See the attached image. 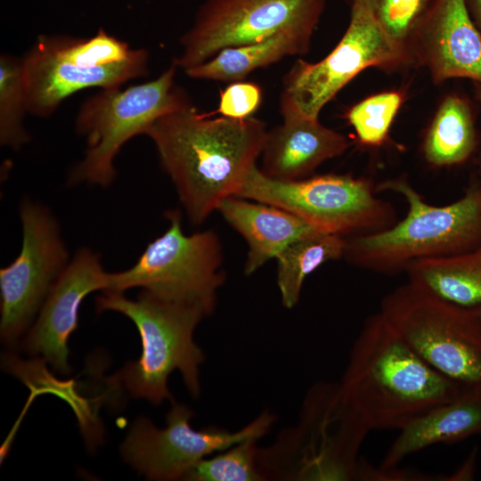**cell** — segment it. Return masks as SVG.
<instances>
[{"label":"cell","instance_id":"obj_26","mask_svg":"<svg viewBox=\"0 0 481 481\" xmlns=\"http://www.w3.org/2000/svg\"><path fill=\"white\" fill-rule=\"evenodd\" d=\"M402 102L403 95L390 91L371 95L354 105L347 112V119L359 142L367 146L381 145Z\"/></svg>","mask_w":481,"mask_h":481},{"label":"cell","instance_id":"obj_7","mask_svg":"<svg viewBox=\"0 0 481 481\" xmlns=\"http://www.w3.org/2000/svg\"><path fill=\"white\" fill-rule=\"evenodd\" d=\"M379 312L434 370L481 395V321L473 309L408 281L382 299Z\"/></svg>","mask_w":481,"mask_h":481},{"label":"cell","instance_id":"obj_4","mask_svg":"<svg viewBox=\"0 0 481 481\" xmlns=\"http://www.w3.org/2000/svg\"><path fill=\"white\" fill-rule=\"evenodd\" d=\"M95 305L98 313L111 310L123 314L139 331L140 358L127 363L113 377L133 397L155 405L165 400L174 402L167 379L175 370L182 374L190 394L199 396L200 366L205 355L194 342L193 332L208 316L202 308L164 300L143 289L135 300L123 292L103 291Z\"/></svg>","mask_w":481,"mask_h":481},{"label":"cell","instance_id":"obj_23","mask_svg":"<svg viewBox=\"0 0 481 481\" xmlns=\"http://www.w3.org/2000/svg\"><path fill=\"white\" fill-rule=\"evenodd\" d=\"M346 238L316 232L288 246L276 258L277 285L282 305L294 307L306 278L322 264L344 257Z\"/></svg>","mask_w":481,"mask_h":481},{"label":"cell","instance_id":"obj_24","mask_svg":"<svg viewBox=\"0 0 481 481\" xmlns=\"http://www.w3.org/2000/svg\"><path fill=\"white\" fill-rule=\"evenodd\" d=\"M29 113L22 59L9 53L0 55V143L18 151L29 142L24 126Z\"/></svg>","mask_w":481,"mask_h":481},{"label":"cell","instance_id":"obj_3","mask_svg":"<svg viewBox=\"0 0 481 481\" xmlns=\"http://www.w3.org/2000/svg\"><path fill=\"white\" fill-rule=\"evenodd\" d=\"M377 189L404 198L407 215L383 230L347 237L344 258L350 264L396 274L416 261L462 253L481 244V183L471 184L445 206L427 203L404 178L387 180Z\"/></svg>","mask_w":481,"mask_h":481},{"label":"cell","instance_id":"obj_9","mask_svg":"<svg viewBox=\"0 0 481 481\" xmlns=\"http://www.w3.org/2000/svg\"><path fill=\"white\" fill-rule=\"evenodd\" d=\"M167 230L148 244L135 264L110 273L105 291L141 288L164 300L214 311L216 292L225 279L219 237L213 230L187 235L179 210L167 213Z\"/></svg>","mask_w":481,"mask_h":481},{"label":"cell","instance_id":"obj_16","mask_svg":"<svg viewBox=\"0 0 481 481\" xmlns=\"http://www.w3.org/2000/svg\"><path fill=\"white\" fill-rule=\"evenodd\" d=\"M407 48L435 83L463 77L481 84V33L467 0H437Z\"/></svg>","mask_w":481,"mask_h":481},{"label":"cell","instance_id":"obj_13","mask_svg":"<svg viewBox=\"0 0 481 481\" xmlns=\"http://www.w3.org/2000/svg\"><path fill=\"white\" fill-rule=\"evenodd\" d=\"M193 415L189 407L175 403L163 428L147 418L138 419L121 444L124 460L147 479L183 480L205 456L249 438L259 439L274 420L273 415L264 412L246 427L230 432L214 426L194 429L190 423Z\"/></svg>","mask_w":481,"mask_h":481},{"label":"cell","instance_id":"obj_20","mask_svg":"<svg viewBox=\"0 0 481 481\" xmlns=\"http://www.w3.org/2000/svg\"><path fill=\"white\" fill-rule=\"evenodd\" d=\"M312 32L286 29L259 42L224 48L209 60L186 69L195 79L221 82L242 81L257 69L270 66L288 56L306 54Z\"/></svg>","mask_w":481,"mask_h":481},{"label":"cell","instance_id":"obj_11","mask_svg":"<svg viewBox=\"0 0 481 481\" xmlns=\"http://www.w3.org/2000/svg\"><path fill=\"white\" fill-rule=\"evenodd\" d=\"M413 61L406 46L380 26L374 9L351 6L348 27L335 48L322 60H297L283 77L282 93L308 117L319 118L322 108L355 76L367 68L395 69Z\"/></svg>","mask_w":481,"mask_h":481},{"label":"cell","instance_id":"obj_17","mask_svg":"<svg viewBox=\"0 0 481 481\" xmlns=\"http://www.w3.org/2000/svg\"><path fill=\"white\" fill-rule=\"evenodd\" d=\"M280 108L282 122L268 131L261 153L260 169L267 176L283 181L306 178L348 148L343 135L324 126L319 118L304 114L284 93Z\"/></svg>","mask_w":481,"mask_h":481},{"label":"cell","instance_id":"obj_29","mask_svg":"<svg viewBox=\"0 0 481 481\" xmlns=\"http://www.w3.org/2000/svg\"><path fill=\"white\" fill-rule=\"evenodd\" d=\"M477 450L465 461L461 467L450 477L451 480H469L473 479L476 469ZM448 478V480H450Z\"/></svg>","mask_w":481,"mask_h":481},{"label":"cell","instance_id":"obj_31","mask_svg":"<svg viewBox=\"0 0 481 481\" xmlns=\"http://www.w3.org/2000/svg\"><path fill=\"white\" fill-rule=\"evenodd\" d=\"M350 6L353 5H364L374 9L376 0H346Z\"/></svg>","mask_w":481,"mask_h":481},{"label":"cell","instance_id":"obj_28","mask_svg":"<svg viewBox=\"0 0 481 481\" xmlns=\"http://www.w3.org/2000/svg\"><path fill=\"white\" fill-rule=\"evenodd\" d=\"M261 87L249 81L231 83L220 95L218 112L231 118L252 117L262 102Z\"/></svg>","mask_w":481,"mask_h":481},{"label":"cell","instance_id":"obj_30","mask_svg":"<svg viewBox=\"0 0 481 481\" xmlns=\"http://www.w3.org/2000/svg\"><path fill=\"white\" fill-rule=\"evenodd\" d=\"M470 15L481 33V0H467Z\"/></svg>","mask_w":481,"mask_h":481},{"label":"cell","instance_id":"obj_1","mask_svg":"<svg viewBox=\"0 0 481 481\" xmlns=\"http://www.w3.org/2000/svg\"><path fill=\"white\" fill-rule=\"evenodd\" d=\"M268 130L254 117L208 118L192 103L146 130L189 221L200 225L235 196L257 167Z\"/></svg>","mask_w":481,"mask_h":481},{"label":"cell","instance_id":"obj_18","mask_svg":"<svg viewBox=\"0 0 481 481\" xmlns=\"http://www.w3.org/2000/svg\"><path fill=\"white\" fill-rule=\"evenodd\" d=\"M216 210L248 244L246 275L254 273L268 260L277 258L296 240L321 232L283 208L238 196L224 199Z\"/></svg>","mask_w":481,"mask_h":481},{"label":"cell","instance_id":"obj_22","mask_svg":"<svg viewBox=\"0 0 481 481\" xmlns=\"http://www.w3.org/2000/svg\"><path fill=\"white\" fill-rule=\"evenodd\" d=\"M476 144L469 104L457 95L447 96L427 132L423 143L426 160L435 167L458 165L471 156Z\"/></svg>","mask_w":481,"mask_h":481},{"label":"cell","instance_id":"obj_2","mask_svg":"<svg viewBox=\"0 0 481 481\" xmlns=\"http://www.w3.org/2000/svg\"><path fill=\"white\" fill-rule=\"evenodd\" d=\"M338 385L343 400L371 431H399L434 408L472 393L428 365L379 312L364 322Z\"/></svg>","mask_w":481,"mask_h":481},{"label":"cell","instance_id":"obj_32","mask_svg":"<svg viewBox=\"0 0 481 481\" xmlns=\"http://www.w3.org/2000/svg\"><path fill=\"white\" fill-rule=\"evenodd\" d=\"M475 88H476L477 97L481 102V84L480 83H475Z\"/></svg>","mask_w":481,"mask_h":481},{"label":"cell","instance_id":"obj_12","mask_svg":"<svg viewBox=\"0 0 481 481\" xmlns=\"http://www.w3.org/2000/svg\"><path fill=\"white\" fill-rule=\"evenodd\" d=\"M20 216V252L0 270V335L9 346L32 323L70 261L58 222L46 207L24 200Z\"/></svg>","mask_w":481,"mask_h":481},{"label":"cell","instance_id":"obj_5","mask_svg":"<svg viewBox=\"0 0 481 481\" xmlns=\"http://www.w3.org/2000/svg\"><path fill=\"white\" fill-rule=\"evenodd\" d=\"M29 113L53 114L74 93L113 89L149 73V53L100 29L90 37L40 35L21 57Z\"/></svg>","mask_w":481,"mask_h":481},{"label":"cell","instance_id":"obj_21","mask_svg":"<svg viewBox=\"0 0 481 481\" xmlns=\"http://www.w3.org/2000/svg\"><path fill=\"white\" fill-rule=\"evenodd\" d=\"M409 282L452 304L481 306V244L451 256L422 259L405 271Z\"/></svg>","mask_w":481,"mask_h":481},{"label":"cell","instance_id":"obj_27","mask_svg":"<svg viewBox=\"0 0 481 481\" xmlns=\"http://www.w3.org/2000/svg\"><path fill=\"white\" fill-rule=\"evenodd\" d=\"M437 0H376L375 16L387 34L407 47V43Z\"/></svg>","mask_w":481,"mask_h":481},{"label":"cell","instance_id":"obj_25","mask_svg":"<svg viewBox=\"0 0 481 481\" xmlns=\"http://www.w3.org/2000/svg\"><path fill=\"white\" fill-rule=\"evenodd\" d=\"M257 438L243 440L209 459H203L184 476L191 481L262 480L256 464Z\"/></svg>","mask_w":481,"mask_h":481},{"label":"cell","instance_id":"obj_6","mask_svg":"<svg viewBox=\"0 0 481 481\" xmlns=\"http://www.w3.org/2000/svg\"><path fill=\"white\" fill-rule=\"evenodd\" d=\"M177 69L172 62L155 79L125 89H101L82 102L75 129L86 148L71 169L68 185L110 186L117 174L114 160L123 145L144 135L159 118L192 104L175 81Z\"/></svg>","mask_w":481,"mask_h":481},{"label":"cell","instance_id":"obj_14","mask_svg":"<svg viewBox=\"0 0 481 481\" xmlns=\"http://www.w3.org/2000/svg\"><path fill=\"white\" fill-rule=\"evenodd\" d=\"M306 413L301 474L317 479H361L365 462L358 453L371 430L343 400L338 385H318L310 394Z\"/></svg>","mask_w":481,"mask_h":481},{"label":"cell","instance_id":"obj_33","mask_svg":"<svg viewBox=\"0 0 481 481\" xmlns=\"http://www.w3.org/2000/svg\"><path fill=\"white\" fill-rule=\"evenodd\" d=\"M475 312V314H477V316L479 318V320L481 321V306H478V307H476V308H472Z\"/></svg>","mask_w":481,"mask_h":481},{"label":"cell","instance_id":"obj_8","mask_svg":"<svg viewBox=\"0 0 481 481\" xmlns=\"http://www.w3.org/2000/svg\"><path fill=\"white\" fill-rule=\"evenodd\" d=\"M235 196L283 208L317 231L352 237L395 224L390 203L375 195L371 180L327 174L291 181L273 179L255 167Z\"/></svg>","mask_w":481,"mask_h":481},{"label":"cell","instance_id":"obj_15","mask_svg":"<svg viewBox=\"0 0 481 481\" xmlns=\"http://www.w3.org/2000/svg\"><path fill=\"white\" fill-rule=\"evenodd\" d=\"M110 273L100 256L79 249L59 277L23 341L24 351L42 356L57 372L70 371L68 342L78 325V311L90 293L108 289Z\"/></svg>","mask_w":481,"mask_h":481},{"label":"cell","instance_id":"obj_19","mask_svg":"<svg viewBox=\"0 0 481 481\" xmlns=\"http://www.w3.org/2000/svg\"><path fill=\"white\" fill-rule=\"evenodd\" d=\"M481 435V395L468 394L434 408L399 430L379 468L396 469L412 453Z\"/></svg>","mask_w":481,"mask_h":481},{"label":"cell","instance_id":"obj_10","mask_svg":"<svg viewBox=\"0 0 481 481\" xmlns=\"http://www.w3.org/2000/svg\"><path fill=\"white\" fill-rule=\"evenodd\" d=\"M326 0H205L180 38L173 63L183 71L227 47L266 39L286 29L314 33Z\"/></svg>","mask_w":481,"mask_h":481}]
</instances>
